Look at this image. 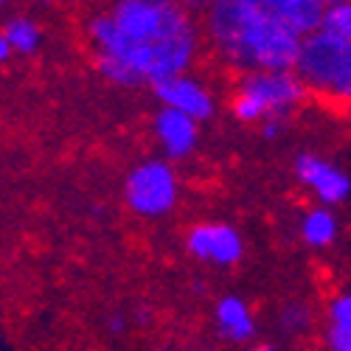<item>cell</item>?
I'll return each mask as SVG.
<instances>
[{"label":"cell","mask_w":351,"mask_h":351,"mask_svg":"<svg viewBox=\"0 0 351 351\" xmlns=\"http://www.w3.org/2000/svg\"><path fill=\"white\" fill-rule=\"evenodd\" d=\"M84 34L96 71L119 87H155L191 73L202 48L199 23L180 6L155 0H110L87 17Z\"/></svg>","instance_id":"obj_1"},{"label":"cell","mask_w":351,"mask_h":351,"mask_svg":"<svg viewBox=\"0 0 351 351\" xmlns=\"http://www.w3.org/2000/svg\"><path fill=\"white\" fill-rule=\"evenodd\" d=\"M199 34L237 73L292 71L298 43L258 0H211L199 20Z\"/></svg>","instance_id":"obj_2"},{"label":"cell","mask_w":351,"mask_h":351,"mask_svg":"<svg viewBox=\"0 0 351 351\" xmlns=\"http://www.w3.org/2000/svg\"><path fill=\"white\" fill-rule=\"evenodd\" d=\"M309 93L292 71H247L239 73L230 93V112L239 124H287Z\"/></svg>","instance_id":"obj_3"},{"label":"cell","mask_w":351,"mask_h":351,"mask_svg":"<svg viewBox=\"0 0 351 351\" xmlns=\"http://www.w3.org/2000/svg\"><path fill=\"white\" fill-rule=\"evenodd\" d=\"M292 73L309 96L315 93L346 104L351 99V37H337L320 28L301 37Z\"/></svg>","instance_id":"obj_4"},{"label":"cell","mask_w":351,"mask_h":351,"mask_svg":"<svg viewBox=\"0 0 351 351\" xmlns=\"http://www.w3.org/2000/svg\"><path fill=\"white\" fill-rule=\"evenodd\" d=\"M127 208L143 219H163L180 202V174L163 158H146L124 180Z\"/></svg>","instance_id":"obj_5"},{"label":"cell","mask_w":351,"mask_h":351,"mask_svg":"<svg viewBox=\"0 0 351 351\" xmlns=\"http://www.w3.org/2000/svg\"><path fill=\"white\" fill-rule=\"evenodd\" d=\"M292 171H295L298 186L315 199V206L337 208L351 194L348 171L332 158H324L317 152H301L292 163Z\"/></svg>","instance_id":"obj_6"},{"label":"cell","mask_w":351,"mask_h":351,"mask_svg":"<svg viewBox=\"0 0 351 351\" xmlns=\"http://www.w3.org/2000/svg\"><path fill=\"white\" fill-rule=\"evenodd\" d=\"M186 250L208 267H233L245 258V239L230 222H197L186 233Z\"/></svg>","instance_id":"obj_7"},{"label":"cell","mask_w":351,"mask_h":351,"mask_svg":"<svg viewBox=\"0 0 351 351\" xmlns=\"http://www.w3.org/2000/svg\"><path fill=\"white\" fill-rule=\"evenodd\" d=\"M152 93L160 101V107L174 110V112H183V115H189V119L197 121V124L211 121L214 112H217L214 90L202 79H197L194 73L169 76V79H163V82H158L152 87Z\"/></svg>","instance_id":"obj_8"},{"label":"cell","mask_w":351,"mask_h":351,"mask_svg":"<svg viewBox=\"0 0 351 351\" xmlns=\"http://www.w3.org/2000/svg\"><path fill=\"white\" fill-rule=\"evenodd\" d=\"M152 135L158 141L160 158L169 160V163L189 160L197 152V146H199V124L191 121L189 115L166 110V107H160L155 112V119H152Z\"/></svg>","instance_id":"obj_9"},{"label":"cell","mask_w":351,"mask_h":351,"mask_svg":"<svg viewBox=\"0 0 351 351\" xmlns=\"http://www.w3.org/2000/svg\"><path fill=\"white\" fill-rule=\"evenodd\" d=\"M214 326L217 335L230 346H247L258 332L256 312L242 295H222L214 304Z\"/></svg>","instance_id":"obj_10"},{"label":"cell","mask_w":351,"mask_h":351,"mask_svg":"<svg viewBox=\"0 0 351 351\" xmlns=\"http://www.w3.org/2000/svg\"><path fill=\"white\" fill-rule=\"evenodd\" d=\"M281 25H287L295 37H306L317 32L324 17V0H258Z\"/></svg>","instance_id":"obj_11"},{"label":"cell","mask_w":351,"mask_h":351,"mask_svg":"<svg viewBox=\"0 0 351 351\" xmlns=\"http://www.w3.org/2000/svg\"><path fill=\"white\" fill-rule=\"evenodd\" d=\"M298 237L312 250H329L340 239V217L335 208L326 206H312L304 211L298 222Z\"/></svg>","instance_id":"obj_12"},{"label":"cell","mask_w":351,"mask_h":351,"mask_svg":"<svg viewBox=\"0 0 351 351\" xmlns=\"http://www.w3.org/2000/svg\"><path fill=\"white\" fill-rule=\"evenodd\" d=\"M0 34L6 37L12 56H34L43 48L45 32L32 14H12L0 25Z\"/></svg>","instance_id":"obj_13"},{"label":"cell","mask_w":351,"mask_h":351,"mask_svg":"<svg viewBox=\"0 0 351 351\" xmlns=\"http://www.w3.org/2000/svg\"><path fill=\"white\" fill-rule=\"evenodd\" d=\"M326 348L329 351H351V295L337 292L326 306Z\"/></svg>","instance_id":"obj_14"},{"label":"cell","mask_w":351,"mask_h":351,"mask_svg":"<svg viewBox=\"0 0 351 351\" xmlns=\"http://www.w3.org/2000/svg\"><path fill=\"white\" fill-rule=\"evenodd\" d=\"M278 329L287 337H298L312 329V309L301 301H287L278 309Z\"/></svg>","instance_id":"obj_15"},{"label":"cell","mask_w":351,"mask_h":351,"mask_svg":"<svg viewBox=\"0 0 351 351\" xmlns=\"http://www.w3.org/2000/svg\"><path fill=\"white\" fill-rule=\"evenodd\" d=\"M317 28H320V32L337 34V37H351V3H335V6H326Z\"/></svg>","instance_id":"obj_16"},{"label":"cell","mask_w":351,"mask_h":351,"mask_svg":"<svg viewBox=\"0 0 351 351\" xmlns=\"http://www.w3.org/2000/svg\"><path fill=\"white\" fill-rule=\"evenodd\" d=\"M186 14H191L194 20H199L202 14H206V9L211 6V0H180V3H178Z\"/></svg>","instance_id":"obj_17"},{"label":"cell","mask_w":351,"mask_h":351,"mask_svg":"<svg viewBox=\"0 0 351 351\" xmlns=\"http://www.w3.org/2000/svg\"><path fill=\"white\" fill-rule=\"evenodd\" d=\"M242 351H278V346H273V343H265V340H253V343L242 346Z\"/></svg>","instance_id":"obj_18"},{"label":"cell","mask_w":351,"mask_h":351,"mask_svg":"<svg viewBox=\"0 0 351 351\" xmlns=\"http://www.w3.org/2000/svg\"><path fill=\"white\" fill-rule=\"evenodd\" d=\"M9 60H14V56H12V48H9V43H6V37L0 34V65H6Z\"/></svg>","instance_id":"obj_19"},{"label":"cell","mask_w":351,"mask_h":351,"mask_svg":"<svg viewBox=\"0 0 351 351\" xmlns=\"http://www.w3.org/2000/svg\"><path fill=\"white\" fill-rule=\"evenodd\" d=\"M110 329H115V332H121V329H124V317H121V315H115V317H110Z\"/></svg>","instance_id":"obj_20"},{"label":"cell","mask_w":351,"mask_h":351,"mask_svg":"<svg viewBox=\"0 0 351 351\" xmlns=\"http://www.w3.org/2000/svg\"><path fill=\"white\" fill-rule=\"evenodd\" d=\"M335 3H348V0H324V6H335Z\"/></svg>","instance_id":"obj_21"},{"label":"cell","mask_w":351,"mask_h":351,"mask_svg":"<svg viewBox=\"0 0 351 351\" xmlns=\"http://www.w3.org/2000/svg\"><path fill=\"white\" fill-rule=\"evenodd\" d=\"M12 3H14V0H0V9H9Z\"/></svg>","instance_id":"obj_22"},{"label":"cell","mask_w":351,"mask_h":351,"mask_svg":"<svg viewBox=\"0 0 351 351\" xmlns=\"http://www.w3.org/2000/svg\"><path fill=\"white\" fill-rule=\"evenodd\" d=\"M155 3H171V6H178L180 0H155Z\"/></svg>","instance_id":"obj_23"},{"label":"cell","mask_w":351,"mask_h":351,"mask_svg":"<svg viewBox=\"0 0 351 351\" xmlns=\"http://www.w3.org/2000/svg\"><path fill=\"white\" fill-rule=\"evenodd\" d=\"M191 351H217V348H191Z\"/></svg>","instance_id":"obj_24"}]
</instances>
